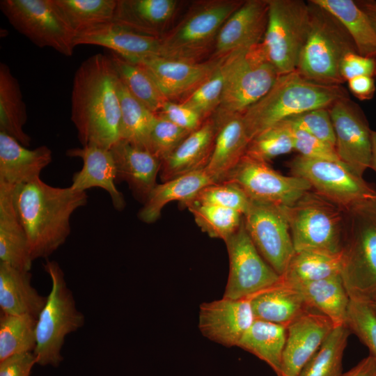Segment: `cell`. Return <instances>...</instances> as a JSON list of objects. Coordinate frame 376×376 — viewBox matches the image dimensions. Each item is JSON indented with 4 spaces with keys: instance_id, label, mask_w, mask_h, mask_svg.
<instances>
[{
    "instance_id": "obj_32",
    "label": "cell",
    "mask_w": 376,
    "mask_h": 376,
    "mask_svg": "<svg viewBox=\"0 0 376 376\" xmlns=\"http://www.w3.org/2000/svg\"><path fill=\"white\" fill-rule=\"evenodd\" d=\"M288 285L298 290L308 307L329 318L335 327L345 325L350 299L340 275Z\"/></svg>"
},
{
    "instance_id": "obj_30",
    "label": "cell",
    "mask_w": 376,
    "mask_h": 376,
    "mask_svg": "<svg viewBox=\"0 0 376 376\" xmlns=\"http://www.w3.org/2000/svg\"><path fill=\"white\" fill-rule=\"evenodd\" d=\"M255 319L286 327L304 313L313 311L296 289L280 281L249 297Z\"/></svg>"
},
{
    "instance_id": "obj_28",
    "label": "cell",
    "mask_w": 376,
    "mask_h": 376,
    "mask_svg": "<svg viewBox=\"0 0 376 376\" xmlns=\"http://www.w3.org/2000/svg\"><path fill=\"white\" fill-rule=\"evenodd\" d=\"M14 186L0 182V262L31 271L33 259L13 201Z\"/></svg>"
},
{
    "instance_id": "obj_45",
    "label": "cell",
    "mask_w": 376,
    "mask_h": 376,
    "mask_svg": "<svg viewBox=\"0 0 376 376\" xmlns=\"http://www.w3.org/2000/svg\"><path fill=\"white\" fill-rule=\"evenodd\" d=\"M251 201V198L239 186L232 182H222L203 187L187 203L217 205L236 210L244 215L249 208Z\"/></svg>"
},
{
    "instance_id": "obj_11",
    "label": "cell",
    "mask_w": 376,
    "mask_h": 376,
    "mask_svg": "<svg viewBox=\"0 0 376 376\" xmlns=\"http://www.w3.org/2000/svg\"><path fill=\"white\" fill-rule=\"evenodd\" d=\"M0 9L17 31L38 47L72 56L76 33L54 0H1Z\"/></svg>"
},
{
    "instance_id": "obj_4",
    "label": "cell",
    "mask_w": 376,
    "mask_h": 376,
    "mask_svg": "<svg viewBox=\"0 0 376 376\" xmlns=\"http://www.w3.org/2000/svg\"><path fill=\"white\" fill-rule=\"evenodd\" d=\"M340 276L350 299L376 297V198L345 210Z\"/></svg>"
},
{
    "instance_id": "obj_56",
    "label": "cell",
    "mask_w": 376,
    "mask_h": 376,
    "mask_svg": "<svg viewBox=\"0 0 376 376\" xmlns=\"http://www.w3.org/2000/svg\"><path fill=\"white\" fill-rule=\"evenodd\" d=\"M372 150L370 168L376 172V132L371 133Z\"/></svg>"
},
{
    "instance_id": "obj_25",
    "label": "cell",
    "mask_w": 376,
    "mask_h": 376,
    "mask_svg": "<svg viewBox=\"0 0 376 376\" xmlns=\"http://www.w3.org/2000/svg\"><path fill=\"white\" fill-rule=\"evenodd\" d=\"M218 125L212 117L191 132L177 148L162 162L159 176L162 182L203 170L210 160Z\"/></svg>"
},
{
    "instance_id": "obj_14",
    "label": "cell",
    "mask_w": 376,
    "mask_h": 376,
    "mask_svg": "<svg viewBox=\"0 0 376 376\" xmlns=\"http://www.w3.org/2000/svg\"><path fill=\"white\" fill-rule=\"evenodd\" d=\"M225 243L229 257V275L223 297L249 298L280 281L281 276L264 260L254 245L244 221Z\"/></svg>"
},
{
    "instance_id": "obj_43",
    "label": "cell",
    "mask_w": 376,
    "mask_h": 376,
    "mask_svg": "<svg viewBox=\"0 0 376 376\" xmlns=\"http://www.w3.org/2000/svg\"><path fill=\"white\" fill-rule=\"evenodd\" d=\"M229 67V54L221 60L212 75L180 103L198 112L204 120L219 106Z\"/></svg>"
},
{
    "instance_id": "obj_23",
    "label": "cell",
    "mask_w": 376,
    "mask_h": 376,
    "mask_svg": "<svg viewBox=\"0 0 376 376\" xmlns=\"http://www.w3.org/2000/svg\"><path fill=\"white\" fill-rule=\"evenodd\" d=\"M110 150L116 169V182H127L136 199L144 204L157 185L162 162L148 150L124 140L117 141Z\"/></svg>"
},
{
    "instance_id": "obj_22",
    "label": "cell",
    "mask_w": 376,
    "mask_h": 376,
    "mask_svg": "<svg viewBox=\"0 0 376 376\" xmlns=\"http://www.w3.org/2000/svg\"><path fill=\"white\" fill-rule=\"evenodd\" d=\"M66 155L79 157L83 161L81 169L74 173L70 187L86 191L93 187L104 189L110 196L113 207L125 208L126 202L122 193L116 188V169L110 149L96 146L68 149Z\"/></svg>"
},
{
    "instance_id": "obj_37",
    "label": "cell",
    "mask_w": 376,
    "mask_h": 376,
    "mask_svg": "<svg viewBox=\"0 0 376 376\" xmlns=\"http://www.w3.org/2000/svg\"><path fill=\"white\" fill-rule=\"evenodd\" d=\"M118 94L121 113L120 140L148 150L150 134L157 115L136 100L120 79Z\"/></svg>"
},
{
    "instance_id": "obj_7",
    "label": "cell",
    "mask_w": 376,
    "mask_h": 376,
    "mask_svg": "<svg viewBox=\"0 0 376 376\" xmlns=\"http://www.w3.org/2000/svg\"><path fill=\"white\" fill-rule=\"evenodd\" d=\"M240 0H210L196 3L162 38L160 56L201 62L215 45L227 19L243 3Z\"/></svg>"
},
{
    "instance_id": "obj_19",
    "label": "cell",
    "mask_w": 376,
    "mask_h": 376,
    "mask_svg": "<svg viewBox=\"0 0 376 376\" xmlns=\"http://www.w3.org/2000/svg\"><path fill=\"white\" fill-rule=\"evenodd\" d=\"M334 327L329 318L315 311L304 313L289 324L281 376H299Z\"/></svg>"
},
{
    "instance_id": "obj_8",
    "label": "cell",
    "mask_w": 376,
    "mask_h": 376,
    "mask_svg": "<svg viewBox=\"0 0 376 376\" xmlns=\"http://www.w3.org/2000/svg\"><path fill=\"white\" fill-rule=\"evenodd\" d=\"M295 252L341 253L345 210L313 189L284 206Z\"/></svg>"
},
{
    "instance_id": "obj_27",
    "label": "cell",
    "mask_w": 376,
    "mask_h": 376,
    "mask_svg": "<svg viewBox=\"0 0 376 376\" xmlns=\"http://www.w3.org/2000/svg\"><path fill=\"white\" fill-rule=\"evenodd\" d=\"M178 6L175 0H117L112 22L141 34L162 38Z\"/></svg>"
},
{
    "instance_id": "obj_20",
    "label": "cell",
    "mask_w": 376,
    "mask_h": 376,
    "mask_svg": "<svg viewBox=\"0 0 376 376\" xmlns=\"http://www.w3.org/2000/svg\"><path fill=\"white\" fill-rule=\"evenodd\" d=\"M267 16V0L244 1L221 26L211 59H219L261 42L266 30Z\"/></svg>"
},
{
    "instance_id": "obj_15",
    "label": "cell",
    "mask_w": 376,
    "mask_h": 376,
    "mask_svg": "<svg viewBox=\"0 0 376 376\" xmlns=\"http://www.w3.org/2000/svg\"><path fill=\"white\" fill-rule=\"evenodd\" d=\"M222 182L237 185L251 200L282 206L292 205L304 194L312 189L309 182L304 178L283 175L272 169L267 162L246 155Z\"/></svg>"
},
{
    "instance_id": "obj_3",
    "label": "cell",
    "mask_w": 376,
    "mask_h": 376,
    "mask_svg": "<svg viewBox=\"0 0 376 376\" xmlns=\"http://www.w3.org/2000/svg\"><path fill=\"white\" fill-rule=\"evenodd\" d=\"M348 97L341 86L325 85L303 77L295 70L279 76L269 91L243 114L249 140L291 116L319 108H329Z\"/></svg>"
},
{
    "instance_id": "obj_48",
    "label": "cell",
    "mask_w": 376,
    "mask_h": 376,
    "mask_svg": "<svg viewBox=\"0 0 376 376\" xmlns=\"http://www.w3.org/2000/svg\"><path fill=\"white\" fill-rule=\"evenodd\" d=\"M285 120L292 127L336 146V136L329 108L310 110Z\"/></svg>"
},
{
    "instance_id": "obj_41",
    "label": "cell",
    "mask_w": 376,
    "mask_h": 376,
    "mask_svg": "<svg viewBox=\"0 0 376 376\" xmlns=\"http://www.w3.org/2000/svg\"><path fill=\"white\" fill-rule=\"evenodd\" d=\"M350 334L345 325L334 327L299 376H341L343 356Z\"/></svg>"
},
{
    "instance_id": "obj_5",
    "label": "cell",
    "mask_w": 376,
    "mask_h": 376,
    "mask_svg": "<svg viewBox=\"0 0 376 376\" xmlns=\"http://www.w3.org/2000/svg\"><path fill=\"white\" fill-rule=\"evenodd\" d=\"M310 30L296 70L311 81L341 85L344 57L357 52L353 40L342 24L328 11L308 1ZM358 53V52H357Z\"/></svg>"
},
{
    "instance_id": "obj_38",
    "label": "cell",
    "mask_w": 376,
    "mask_h": 376,
    "mask_svg": "<svg viewBox=\"0 0 376 376\" xmlns=\"http://www.w3.org/2000/svg\"><path fill=\"white\" fill-rule=\"evenodd\" d=\"M118 79L130 93L149 110L157 114L169 100L148 71L141 65L112 52L109 56Z\"/></svg>"
},
{
    "instance_id": "obj_50",
    "label": "cell",
    "mask_w": 376,
    "mask_h": 376,
    "mask_svg": "<svg viewBox=\"0 0 376 376\" xmlns=\"http://www.w3.org/2000/svg\"><path fill=\"white\" fill-rule=\"evenodd\" d=\"M156 115L190 132L199 128L205 121L195 110L171 100H166Z\"/></svg>"
},
{
    "instance_id": "obj_54",
    "label": "cell",
    "mask_w": 376,
    "mask_h": 376,
    "mask_svg": "<svg viewBox=\"0 0 376 376\" xmlns=\"http://www.w3.org/2000/svg\"><path fill=\"white\" fill-rule=\"evenodd\" d=\"M341 376H376V359L369 355Z\"/></svg>"
},
{
    "instance_id": "obj_53",
    "label": "cell",
    "mask_w": 376,
    "mask_h": 376,
    "mask_svg": "<svg viewBox=\"0 0 376 376\" xmlns=\"http://www.w3.org/2000/svg\"><path fill=\"white\" fill-rule=\"evenodd\" d=\"M350 92L360 100H370L374 97L376 87L374 77L359 76L347 81Z\"/></svg>"
},
{
    "instance_id": "obj_55",
    "label": "cell",
    "mask_w": 376,
    "mask_h": 376,
    "mask_svg": "<svg viewBox=\"0 0 376 376\" xmlns=\"http://www.w3.org/2000/svg\"><path fill=\"white\" fill-rule=\"evenodd\" d=\"M356 3L368 15L373 28L376 31V1L360 0L356 1Z\"/></svg>"
},
{
    "instance_id": "obj_10",
    "label": "cell",
    "mask_w": 376,
    "mask_h": 376,
    "mask_svg": "<svg viewBox=\"0 0 376 376\" xmlns=\"http://www.w3.org/2000/svg\"><path fill=\"white\" fill-rule=\"evenodd\" d=\"M267 2V23L262 44L281 75L297 69L310 30L309 4L303 0Z\"/></svg>"
},
{
    "instance_id": "obj_21",
    "label": "cell",
    "mask_w": 376,
    "mask_h": 376,
    "mask_svg": "<svg viewBox=\"0 0 376 376\" xmlns=\"http://www.w3.org/2000/svg\"><path fill=\"white\" fill-rule=\"evenodd\" d=\"M75 45V47L92 45L107 47L129 61L161 54L160 38L141 34L113 22L77 33Z\"/></svg>"
},
{
    "instance_id": "obj_49",
    "label": "cell",
    "mask_w": 376,
    "mask_h": 376,
    "mask_svg": "<svg viewBox=\"0 0 376 376\" xmlns=\"http://www.w3.org/2000/svg\"><path fill=\"white\" fill-rule=\"evenodd\" d=\"M290 126L294 150L299 152L300 155L312 159L341 162L334 145L304 131L292 127L290 125Z\"/></svg>"
},
{
    "instance_id": "obj_16",
    "label": "cell",
    "mask_w": 376,
    "mask_h": 376,
    "mask_svg": "<svg viewBox=\"0 0 376 376\" xmlns=\"http://www.w3.org/2000/svg\"><path fill=\"white\" fill-rule=\"evenodd\" d=\"M336 136V150L340 160L356 175L362 177L370 168L371 133L361 108L349 97L336 101L329 108Z\"/></svg>"
},
{
    "instance_id": "obj_2",
    "label": "cell",
    "mask_w": 376,
    "mask_h": 376,
    "mask_svg": "<svg viewBox=\"0 0 376 376\" xmlns=\"http://www.w3.org/2000/svg\"><path fill=\"white\" fill-rule=\"evenodd\" d=\"M13 201L34 260L48 258L65 242L71 233V216L87 204L88 195L38 178L14 186Z\"/></svg>"
},
{
    "instance_id": "obj_51",
    "label": "cell",
    "mask_w": 376,
    "mask_h": 376,
    "mask_svg": "<svg viewBox=\"0 0 376 376\" xmlns=\"http://www.w3.org/2000/svg\"><path fill=\"white\" fill-rule=\"evenodd\" d=\"M340 74L345 81L359 76L374 77L376 76V57L350 53L342 61Z\"/></svg>"
},
{
    "instance_id": "obj_12",
    "label": "cell",
    "mask_w": 376,
    "mask_h": 376,
    "mask_svg": "<svg viewBox=\"0 0 376 376\" xmlns=\"http://www.w3.org/2000/svg\"><path fill=\"white\" fill-rule=\"evenodd\" d=\"M286 166L291 175L304 178L313 191L343 210L376 198V189L341 162L312 159L299 155Z\"/></svg>"
},
{
    "instance_id": "obj_35",
    "label": "cell",
    "mask_w": 376,
    "mask_h": 376,
    "mask_svg": "<svg viewBox=\"0 0 376 376\" xmlns=\"http://www.w3.org/2000/svg\"><path fill=\"white\" fill-rule=\"evenodd\" d=\"M286 338V327L255 319L237 346L267 363L277 376H281Z\"/></svg>"
},
{
    "instance_id": "obj_1",
    "label": "cell",
    "mask_w": 376,
    "mask_h": 376,
    "mask_svg": "<svg viewBox=\"0 0 376 376\" xmlns=\"http://www.w3.org/2000/svg\"><path fill=\"white\" fill-rule=\"evenodd\" d=\"M118 81L110 57L102 54L88 58L76 70L70 118L82 146L110 149L120 140Z\"/></svg>"
},
{
    "instance_id": "obj_24",
    "label": "cell",
    "mask_w": 376,
    "mask_h": 376,
    "mask_svg": "<svg viewBox=\"0 0 376 376\" xmlns=\"http://www.w3.org/2000/svg\"><path fill=\"white\" fill-rule=\"evenodd\" d=\"M218 125L212 154L205 171L214 182H221L245 155L250 141L242 114L212 116Z\"/></svg>"
},
{
    "instance_id": "obj_31",
    "label": "cell",
    "mask_w": 376,
    "mask_h": 376,
    "mask_svg": "<svg viewBox=\"0 0 376 376\" xmlns=\"http://www.w3.org/2000/svg\"><path fill=\"white\" fill-rule=\"evenodd\" d=\"M213 183L203 169L157 184L139 211L138 217L144 223H154L159 218L163 207L167 203L178 201L183 206L203 187Z\"/></svg>"
},
{
    "instance_id": "obj_44",
    "label": "cell",
    "mask_w": 376,
    "mask_h": 376,
    "mask_svg": "<svg viewBox=\"0 0 376 376\" xmlns=\"http://www.w3.org/2000/svg\"><path fill=\"white\" fill-rule=\"evenodd\" d=\"M293 150L290 126L283 120L254 136L249 141L245 155L267 162Z\"/></svg>"
},
{
    "instance_id": "obj_47",
    "label": "cell",
    "mask_w": 376,
    "mask_h": 376,
    "mask_svg": "<svg viewBox=\"0 0 376 376\" xmlns=\"http://www.w3.org/2000/svg\"><path fill=\"white\" fill-rule=\"evenodd\" d=\"M190 133L157 116L150 134L148 150L162 162Z\"/></svg>"
},
{
    "instance_id": "obj_42",
    "label": "cell",
    "mask_w": 376,
    "mask_h": 376,
    "mask_svg": "<svg viewBox=\"0 0 376 376\" xmlns=\"http://www.w3.org/2000/svg\"><path fill=\"white\" fill-rule=\"evenodd\" d=\"M187 207L196 224L210 237L224 242L240 227L244 214L236 210L212 205L189 203Z\"/></svg>"
},
{
    "instance_id": "obj_33",
    "label": "cell",
    "mask_w": 376,
    "mask_h": 376,
    "mask_svg": "<svg viewBox=\"0 0 376 376\" xmlns=\"http://www.w3.org/2000/svg\"><path fill=\"white\" fill-rule=\"evenodd\" d=\"M330 13L353 40L357 52L376 57V31L364 11L352 0H311Z\"/></svg>"
},
{
    "instance_id": "obj_40",
    "label": "cell",
    "mask_w": 376,
    "mask_h": 376,
    "mask_svg": "<svg viewBox=\"0 0 376 376\" xmlns=\"http://www.w3.org/2000/svg\"><path fill=\"white\" fill-rule=\"evenodd\" d=\"M77 33L96 25L112 22L117 0H54Z\"/></svg>"
},
{
    "instance_id": "obj_9",
    "label": "cell",
    "mask_w": 376,
    "mask_h": 376,
    "mask_svg": "<svg viewBox=\"0 0 376 376\" xmlns=\"http://www.w3.org/2000/svg\"><path fill=\"white\" fill-rule=\"evenodd\" d=\"M279 76L262 42L230 54L221 102L213 115L243 114L269 91Z\"/></svg>"
},
{
    "instance_id": "obj_34",
    "label": "cell",
    "mask_w": 376,
    "mask_h": 376,
    "mask_svg": "<svg viewBox=\"0 0 376 376\" xmlns=\"http://www.w3.org/2000/svg\"><path fill=\"white\" fill-rule=\"evenodd\" d=\"M27 120L26 104L17 79L6 63L0 64V132H3L25 147L31 143V138L24 130Z\"/></svg>"
},
{
    "instance_id": "obj_39",
    "label": "cell",
    "mask_w": 376,
    "mask_h": 376,
    "mask_svg": "<svg viewBox=\"0 0 376 376\" xmlns=\"http://www.w3.org/2000/svg\"><path fill=\"white\" fill-rule=\"evenodd\" d=\"M38 318L30 315H0V361L17 354L33 352Z\"/></svg>"
},
{
    "instance_id": "obj_6",
    "label": "cell",
    "mask_w": 376,
    "mask_h": 376,
    "mask_svg": "<svg viewBox=\"0 0 376 376\" xmlns=\"http://www.w3.org/2000/svg\"><path fill=\"white\" fill-rule=\"evenodd\" d=\"M43 267L49 276L52 288L46 304L38 317L33 353L37 364L56 368L63 360L61 350L65 337L84 326L85 316L76 306L59 264L47 259Z\"/></svg>"
},
{
    "instance_id": "obj_36",
    "label": "cell",
    "mask_w": 376,
    "mask_h": 376,
    "mask_svg": "<svg viewBox=\"0 0 376 376\" xmlns=\"http://www.w3.org/2000/svg\"><path fill=\"white\" fill-rule=\"evenodd\" d=\"M341 253L331 254L315 251H297L291 258L281 281L287 285L313 282L340 275Z\"/></svg>"
},
{
    "instance_id": "obj_46",
    "label": "cell",
    "mask_w": 376,
    "mask_h": 376,
    "mask_svg": "<svg viewBox=\"0 0 376 376\" xmlns=\"http://www.w3.org/2000/svg\"><path fill=\"white\" fill-rule=\"evenodd\" d=\"M345 325L376 359V312L368 303L350 299Z\"/></svg>"
},
{
    "instance_id": "obj_13",
    "label": "cell",
    "mask_w": 376,
    "mask_h": 376,
    "mask_svg": "<svg viewBox=\"0 0 376 376\" xmlns=\"http://www.w3.org/2000/svg\"><path fill=\"white\" fill-rule=\"evenodd\" d=\"M244 221L261 256L282 276L295 253L284 206L251 200Z\"/></svg>"
},
{
    "instance_id": "obj_17",
    "label": "cell",
    "mask_w": 376,
    "mask_h": 376,
    "mask_svg": "<svg viewBox=\"0 0 376 376\" xmlns=\"http://www.w3.org/2000/svg\"><path fill=\"white\" fill-rule=\"evenodd\" d=\"M255 320L250 299L219 300L201 304L198 328L208 339L226 347L237 344Z\"/></svg>"
},
{
    "instance_id": "obj_18",
    "label": "cell",
    "mask_w": 376,
    "mask_h": 376,
    "mask_svg": "<svg viewBox=\"0 0 376 376\" xmlns=\"http://www.w3.org/2000/svg\"><path fill=\"white\" fill-rule=\"evenodd\" d=\"M221 58L191 62L150 56L134 61L152 77L169 100L185 97L205 81L215 70ZM129 61V60H128Z\"/></svg>"
},
{
    "instance_id": "obj_52",
    "label": "cell",
    "mask_w": 376,
    "mask_h": 376,
    "mask_svg": "<svg viewBox=\"0 0 376 376\" xmlns=\"http://www.w3.org/2000/svg\"><path fill=\"white\" fill-rule=\"evenodd\" d=\"M35 364L33 352L12 355L0 361V376H29Z\"/></svg>"
},
{
    "instance_id": "obj_29",
    "label": "cell",
    "mask_w": 376,
    "mask_h": 376,
    "mask_svg": "<svg viewBox=\"0 0 376 376\" xmlns=\"http://www.w3.org/2000/svg\"><path fill=\"white\" fill-rule=\"evenodd\" d=\"M32 274L0 262L1 313L39 316L47 297L38 293L31 285Z\"/></svg>"
},
{
    "instance_id": "obj_57",
    "label": "cell",
    "mask_w": 376,
    "mask_h": 376,
    "mask_svg": "<svg viewBox=\"0 0 376 376\" xmlns=\"http://www.w3.org/2000/svg\"><path fill=\"white\" fill-rule=\"evenodd\" d=\"M368 304L370 305V306L375 310V311L376 312V297L370 301L368 303Z\"/></svg>"
},
{
    "instance_id": "obj_26",
    "label": "cell",
    "mask_w": 376,
    "mask_h": 376,
    "mask_svg": "<svg viewBox=\"0 0 376 376\" xmlns=\"http://www.w3.org/2000/svg\"><path fill=\"white\" fill-rule=\"evenodd\" d=\"M52 161L46 146L29 149L12 136L0 132V182L16 186L38 178Z\"/></svg>"
}]
</instances>
